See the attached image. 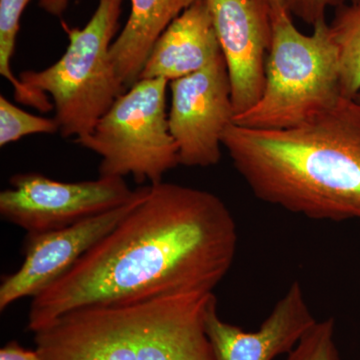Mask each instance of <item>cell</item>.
<instances>
[{"mask_svg": "<svg viewBox=\"0 0 360 360\" xmlns=\"http://www.w3.org/2000/svg\"><path fill=\"white\" fill-rule=\"evenodd\" d=\"M236 248V221L219 196L168 182L148 186L112 231L32 298L27 329L34 333L84 307L213 292L229 274Z\"/></svg>", "mask_w": 360, "mask_h": 360, "instance_id": "6da1fadb", "label": "cell"}, {"mask_svg": "<svg viewBox=\"0 0 360 360\" xmlns=\"http://www.w3.org/2000/svg\"><path fill=\"white\" fill-rule=\"evenodd\" d=\"M222 146L253 194L315 220L360 219V103L343 97L284 129L232 123Z\"/></svg>", "mask_w": 360, "mask_h": 360, "instance_id": "7a4b0ae2", "label": "cell"}, {"mask_svg": "<svg viewBox=\"0 0 360 360\" xmlns=\"http://www.w3.org/2000/svg\"><path fill=\"white\" fill-rule=\"evenodd\" d=\"M213 292L61 315L37 338L41 360H217L205 329Z\"/></svg>", "mask_w": 360, "mask_h": 360, "instance_id": "3957f363", "label": "cell"}, {"mask_svg": "<svg viewBox=\"0 0 360 360\" xmlns=\"http://www.w3.org/2000/svg\"><path fill=\"white\" fill-rule=\"evenodd\" d=\"M272 40L262 96L234 123L255 129H284L321 115L343 98L340 59L329 23L311 35L296 28L288 9L274 11Z\"/></svg>", "mask_w": 360, "mask_h": 360, "instance_id": "277c9868", "label": "cell"}, {"mask_svg": "<svg viewBox=\"0 0 360 360\" xmlns=\"http://www.w3.org/2000/svg\"><path fill=\"white\" fill-rule=\"evenodd\" d=\"M122 0H98L84 28L63 25L68 49L53 65L25 70L20 79L28 89L51 96L59 134L75 139L89 134L127 87L110 56Z\"/></svg>", "mask_w": 360, "mask_h": 360, "instance_id": "5b68a950", "label": "cell"}, {"mask_svg": "<svg viewBox=\"0 0 360 360\" xmlns=\"http://www.w3.org/2000/svg\"><path fill=\"white\" fill-rule=\"evenodd\" d=\"M169 82L139 79L118 97L94 129L75 143L101 158L99 177L132 176L139 184H160L179 165L167 111Z\"/></svg>", "mask_w": 360, "mask_h": 360, "instance_id": "8992f818", "label": "cell"}, {"mask_svg": "<svg viewBox=\"0 0 360 360\" xmlns=\"http://www.w3.org/2000/svg\"><path fill=\"white\" fill-rule=\"evenodd\" d=\"M9 182L0 193V215L27 233L70 226L129 202L136 193L118 177L63 182L30 172Z\"/></svg>", "mask_w": 360, "mask_h": 360, "instance_id": "52a82bcc", "label": "cell"}, {"mask_svg": "<svg viewBox=\"0 0 360 360\" xmlns=\"http://www.w3.org/2000/svg\"><path fill=\"white\" fill-rule=\"evenodd\" d=\"M170 134L179 163L210 167L221 158L222 136L234 123L231 84L224 54L206 68L170 82Z\"/></svg>", "mask_w": 360, "mask_h": 360, "instance_id": "ba28073f", "label": "cell"}, {"mask_svg": "<svg viewBox=\"0 0 360 360\" xmlns=\"http://www.w3.org/2000/svg\"><path fill=\"white\" fill-rule=\"evenodd\" d=\"M148 186L136 189L129 202L110 212L56 231L27 233L18 271L4 276L0 285V310L25 297H35L70 271L85 253L139 205Z\"/></svg>", "mask_w": 360, "mask_h": 360, "instance_id": "9c48e42d", "label": "cell"}, {"mask_svg": "<svg viewBox=\"0 0 360 360\" xmlns=\"http://www.w3.org/2000/svg\"><path fill=\"white\" fill-rule=\"evenodd\" d=\"M231 78L236 116L262 96L272 40L271 11L259 0H206Z\"/></svg>", "mask_w": 360, "mask_h": 360, "instance_id": "30bf717a", "label": "cell"}, {"mask_svg": "<svg viewBox=\"0 0 360 360\" xmlns=\"http://www.w3.org/2000/svg\"><path fill=\"white\" fill-rule=\"evenodd\" d=\"M316 321L302 285L295 281L257 330L222 321L217 298L208 307L205 329L217 360H274L290 354Z\"/></svg>", "mask_w": 360, "mask_h": 360, "instance_id": "8fae6325", "label": "cell"}, {"mask_svg": "<svg viewBox=\"0 0 360 360\" xmlns=\"http://www.w3.org/2000/svg\"><path fill=\"white\" fill-rule=\"evenodd\" d=\"M220 53L210 6L206 0H198L156 40L139 79L162 78L172 82L202 70Z\"/></svg>", "mask_w": 360, "mask_h": 360, "instance_id": "7c38bea8", "label": "cell"}, {"mask_svg": "<svg viewBox=\"0 0 360 360\" xmlns=\"http://www.w3.org/2000/svg\"><path fill=\"white\" fill-rule=\"evenodd\" d=\"M195 1L198 0H130L129 20L110 47L116 72L127 89L139 82L158 37Z\"/></svg>", "mask_w": 360, "mask_h": 360, "instance_id": "4fadbf2b", "label": "cell"}, {"mask_svg": "<svg viewBox=\"0 0 360 360\" xmlns=\"http://www.w3.org/2000/svg\"><path fill=\"white\" fill-rule=\"evenodd\" d=\"M329 27L338 47L341 94L355 99L360 92V0L336 7Z\"/></svg>", "mask_w": 360, "mask_h": 360, "instance_id": "5bb4252c", "label": "cell"}, {"mask_svg": "<svg viewBox=\"0 0 360 360\" xmlns=\"http://www.w3.org/2000/svg\"><path fill=\"white\" fill-rule=\"evenodd\" d=\"M32 0H0V75L11 84L16 101L47 112L53 108L46 94L28 89L11 68L23 11Z\"/></svg>", "mask_w": 360, "mask_h": 360, "instance_id": "9a60e30c", "label": "cell"}, {"mask_svg": "<svg viewBox=\"0 0 360 360\" xmlns=\"http://www.w3.org/2000/svg\"><path fill=\"white\" fill-rule=\"evenodd\" d=\"M59 132L56 118L42 117L26 112L0 96V146H8L33 134H54Z\"/></svg>", "mask_w": 360, "mask_h": 360, "instance_id": "2e32d148", "label": "cell"}, {"mask_svg": "<svg viewBox=\"0 0 360 360\" xmlns=\"http://www.w3.org/2000/svg\"><path fill=\"white\" fill-rule=\"evenodd\" d=\"M333 317L316 321L288 354L286 360H340Z\"/></svg>", "mask_w": 360, "mask_h": 360, "instance_id": "e0dca14e", "label": "cell"}, {"mask_svg": "<svg viewBox=\"0 0 360 360\" xmlns=\"http://www.w3.org/2000/svg\"><path fill=\"white\" fill-rule=\"evenodd\" d=\"M354 1L355 0H349V2ZM343 4H345V0H288V11L291 15L314 27L316 23L326 20L329 7L336 8Z\"/></svg>", "mask_w": 360, "mask_h": 360, "instance_id": "ac0fdd59", "label": "cell"}, {"mask_svg": "<svg viewBox=\"0 0 360 360\" xmlns=\"http://www.w3.org/2000/svg\"><path fill=\"white\" fill-rule=\"evenodd\" d=\"M0 360H41L37 350L26 349L18 341H9L0 349Z\"/></svg>", "mask_w": 360, "mask_h": 360, "instance_id": "d6986e66", "label": "cell"}, {"mask_svg": "<svg viewBox=\"0 0 360 360\" xmlns=\"http://www.w3.org/2000/svg\"><path fill=\"white\" fill-rule=\"evenodd\" d=\"M39 4L47 13L60 18L68 8L70 0H39Z\"/></svg>", "mask_w": 360, "mask_h": 360, "instance_id": "ffe728a7", "label": "cell"}, {"mask_svg": "<svg viewBox=\"0 0 360 360\" xmlns=\"http://www.w3.org/2000/svg\"><path fill=\"white\" fill-rule=\"evenodd\" d=\"M259 1L264 2L265 6H269L271 13L288 9V0H259Z\"/></svg>", "mask_w": 360, "mask_h": 360, "instance_id": "44dd1931", "label": "cell"}, {"mask_svg": "<svg viewBox=\"0 0 360 360\" xmlns=\"http://www.w3.org/2000/svg\"><path fill=\"white\" fill-rule=\"evenodd\" d=\"M355 99H356V101L360 103V92L359 94H357V96L355 97Z\"/></svg>", "mask_w": 360, "mask_h": 360, "instance_id": "7402d4cb", "label": "cell"}]
</instances>
